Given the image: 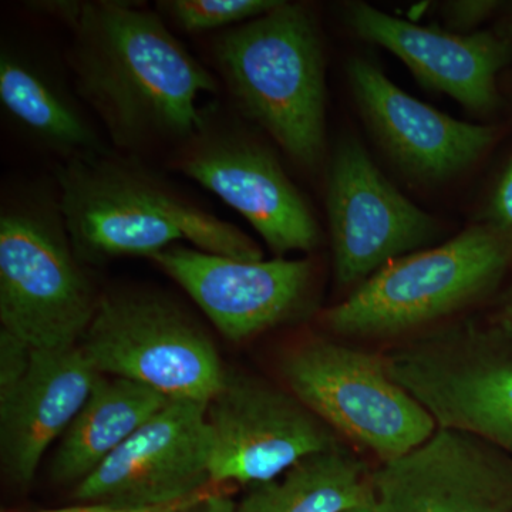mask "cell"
Segmentation results:
<instances>
[{
    "label": "cell",
    "instance_id": "obj_1",
    "mask_svg": "<svg viewBox=\"0 0 512 512\" xmlns=\"http://www.w3.org/2000/svg\"><path fill=\"white\" fill-rule=\"evenodd\" d=\"M28 8L69 29L76 93L114 146L138 151L183 146L207 126L201 94L215 77L167 29L160 15L117 0H52Z\"/></svg>",
    "mask_w": 512,
    "mask_h": 512
},
{
    "label": "cell",
    "instance_id": "obj_2",
    "mask_svg": "<svg viewBox=\"0 0 512 512\" xmlns=\"http://www.w3.org/2000/svg\"><path fill=\"white\" fill-rule=\"evenodd\" d=\"M56 197L80 261L154 256L187 241L208 254L261 261L262 249L130 157L104 153L56 168Z\"/></svg>",
    "mask_w": 512,
    "mask_h": 512
},
{
    "label": "cell",
    "instance_id": "obj_3",
    "mask_svg": "<svg viewBox=\"0 0 512 512\" xmlns=\"http://www.w3.org/2000/svg\"><path fill=\"white\" fill-rule=\"evenodd\" d=\"M212 56L232 99L289 157L313 170L325 153L326 77L311 10L282 2L222 30Z\"/></svg>",
    "mask_w": 512,
    "mask_h": 512
},
{
    "label": "cell",
    "instance_id": "obj_4",
    "mask_svg": "<svg viewBox=\"0 0 512 512\" xmlns=\"http://www.w3.org/2000/svg\"><path fill=\"white\" fill-rule=\"evenodd\" d=\"M99 299L70 241L56 191L3 201L0 330L32 348H74Z\"/></svg>",
    "mask_w": 512,
    "mask_h": 512
},
{
    "label": "cell",
    "instance_id": "obj_5",
    "mask_svg": "<svg viewBox=\"0 0 512 512\" xmlns=\"http://www.w3.org/2000/svg\"><path fill=\"white\" fill-rule=\"evenodd\" d=\"M512 245L488 224L384 266L323 315L336 335L387 339L439 322L501 284Z\"/></svg>",
    "mask_w": 512,
    "mask_h": 512
},
{
    "label": "cell",
    "instance_id": "obj_6",
    "mask_svg": "<svg viewBox=\"0 0 512 512\" xmlns=\"http://www.w3.org/2000/svg\"><path fill=\"white\" fill-rule=\"evenodd\" d=\"M384 360L439 429L471 434L512 458V330L461 322L409 340Z\"/></svg>",
    "mask_w": 512,
    "mask_h": 512
},
{
    "label": "cell",
    "instance_id": "obj_7",
    "mask_svg": "<svg viewBox=\"0 0 512 512\" xmlns=\"http://www.w3.org/2000/svg\"><path fill=\"white\" fill-rule=\"evenodd\" d=\"M282 375L293 396L382 464L412 453L436 433L433 416L390 376L384 357L332 340L292 350Z\"/></svg>",
    "mask_w": 512,
    "mask_h": 512
},
{
    "label": "cell",
    "instance_id": "obj_8",
    "mask_svg": "<svg viewBox=\"0 0 512 512\" xmlns=\"http://www.w3.org/2000/svg\"><path fill=\"white\" fill-rule=\"evenodd\" d=\"M77 346L100 375L146 384L170 399L208 403L227 373L204 330L151 292L100 295Z\"/></svg>",
    "mask_w": 512,
    "mask_h": 512
},
{
    "label": "cell",
    "instance_id": "obj_9",
    "mask_svg": "<svg viewBox=\"0 0 512 512\" xmlns=\"http://www.w3.org/2000/svg\"><path fill=\"white\" fill-rule=\"evenodd\" d=\"M212 484H262L340 446L338 433L293 394L238 372L208 402Z\"/></svg>",
    "mask_w": 512,
    "mask_h": 512
},
{
    "label": "cell",
    "instance_id": "obj_10",
    "mask_svg": "<svg viewBox=\"0 0 512 512\" xmlns=\"http://www.w3.org/2000/svg\"><path fill=\"white\" fill-rule=\"evenodd\" d=\"M326 207L333 272L340 286L356 289L439 235L437 221L384 177L355 138H345L335 148Z\"/></svg>",
    "mask_w": 512,
    "mask_h": 512
},
{
    "label": "cell",
    "instance_id": "obj_11",
    "mask_svg": "<svg viewBox=\"0 0 512 512\" xmlns=\"http://www.w3.org/2000/svg\"><path fill=\"white\" fill-rule=\"evenodd\" d=\"M208 403L171 399L82 483V504L143 510L178 503L207 490Z\"/></svg>",
    "mask_w": 512,
    "mask_h": 512
},
{
    "label": "cell",
    "instance_id": "obj_12",
    "mask_svg": "<svg viewBox=\"0 0 512 512\" xmlns=\"http://www.w3.org/2000/svg\"><path fill=\"white\" fill-rule=\"evenodd\" d=\"M173 167L241 214L284 258L318 247L320 229L274 154L235 131L210 130L178 148Z\"/></svg>",
    "mask_w": 512,
    "mask_h": 512
},
{
    "label": "cell",
    "instance_id": "obj_13",
    "mask_svg": "<svg viewBox=\"0 0 512 512\" xmlns=\"http://www.w3.org/2000/svg\"><path fill=\"white\" fill-rule=\"evenodd\" d=\"M151 259L232 342L289 322L305 311L311 298L309 259L238 261L181 244Z\"/></svg>",
    "mask_w": 512,
    "mask_h": 512
},
{
    "label": "cell",
    "instance_id": "obj_14",
    "mask_svg": "<svg viewBox=\"0 0 512 512\" xmlns=\"http://www.w3.org/2000/svg\"><path fill=\"white\" fill-rule=\"evenodd\" d=\"M372 484L377 512H512V458L463 431L437 429Z\"/></svg>",
    "mask_w": 512,
    "mask_h": 512
},
{
    "label": "cell",
    "instance_id": "obj_15",
    "mask_svg": "<svg viewBox=\"0 0 512 512\" xmlns=\"http://www.w3.org/2000/svg\"><path fill=\"white\" fill-rule=\"evenodd\" d=\"M350 89L394 163L416 180L440 183L463 173L491 147L493 127L447 116L403 92L370 60L348 63Z\"/></svg>",
    "mask_w": 512,
    "mask_h": 512
},
{
    "label": "cell",
    "instance_id": "obj_16",
    "mask_svg": "<svg viewBox=\"0 0 512 512\" xmlns=\"http://www.w3.org/2000/svg\"><path fill=\"white\" fill-rule=\"evenodd\" d=\"M345 20L360 39L399 57L427 89L447 94L477 114L491 113L500 104L497 77L512 60L505 37L420 26L365 2L346 5Z\"/></svg>",
    "mask_w": 512,
    "mask_h": 512
},
{
    "label": "cell",
    "instance_id": "obj_17",
    "mask_svg": "<svg viewBox=\"0 0 512 512\" xmlns=\"http://www.w3.org/2000/svg\"><path fill=\"white\" fill-rule=\"evenodd\" d=\"M99 375L79 346L32 348L22 373L0 383V451L12 480H33L47 447L69 429Z\"/></svg>",
    "mask_w": 512,
    "mask_h": 512
},
{
    "label": "cell",
    "instance_id": "obj_18",
    "mask_svg": "<svg viewBox=\"0 0 512 512\" xmlns=\"http://www.w3.org/2000/svg\"><path fill=\"white\" fill-rule=\"evenodd\" d=\"M0 103L20 130L64 161L109 153L59 76L10 46L0 53Z\"/></svg>",
    "mask_w": 512,
    "mask_h": 512
},
{
    "label": "cell",
    "instance_id": "obj_19",
    "mask_svg": "<svg viewBox=\"0 0 512 512\" xmlns=\"http://www.w3.org/2000/svg\"><path fill=\"white\" fill-rule=\"evenodd\" d=\"M170 400L146 384L99 375L60 440L50 474L60 483H82Z\"/></svg>",
    "mask_w": 512,
    "mask_h": 512
},
{
    "label": "cell",
    "instance_id": "obj_20",
    "mask_svg": "<svg viewBox=\"0 0 512 512\" xmlns=\"http://www.w3.org/2000/svg\"><path fill=\"white\" fill-rule=\"evenodd\" d=\"M372 474L340 444L252 485L234 512H345L373 504Z\"/></svg>",
    "mask_w": 512,
    "mask_h": 512
},
{
    "label": "cell",
    "instance_id": "obj_21",
    "mask_svg": "<svg viewBox=\"0 0 512 512\" xmlns=\"http://www.w3.org/2000/svg\"><path fill=\"white\" fill-rule=\"evenodd\" d=\"M281 0H161L164 18L190 35L231 29L265 15Z\"/></svg>",
    "mask_w": 512,
    "mask_h": 512
},
{
    "label": "cell",
    "instance_id": "obj_22",
    "mask_svg": "<svg viewBox=\"0 0 512 512\" xmlns=\"http://www.w3.org/2000/svg\"><path fill=\"white\" fill-rule=\"evenodd\" d=\"M485 224L512 245V157L491 192L485 210Z\"/></svg>",
    "mask_w": 512,
    "mask_h": 512
},
{
    "label": "cell",
    "instance_id": "obj_23",
    "mask_svg": "<svg viewBox=\"0 0 512 512\" xmlns=\"http://www.w3.org/2000/svg\"><path fill=\"white\" fill-rule=\"evenodd\" d=\"M500 3L493 0H457L447 2L443 8L447 25L460 35H470L485 19L498 9Z\"/></svg>",
    "mask_w": 512,
    "mask_h": 512
},
{
    "label": "cell",
    "instance_id": "obj_24",
    "mask_svg": "<svg viewBox=\"0 0 512 512\" xmlns=\"http://www.w3.org/2000/svg\"><path fill=\"white\" fill-rule=\"evenodd\" d=\"M235 505L229 495L205 490L170 512H234Z\"/></svg>",
    "mask_w": 512,
    "mask_h": 512
},
{
    "label": "cell",
    "instance_id": "obj_25",
    "mask_svg": "<svg viewBox=\"0 0 512 512\" xmlns=\"http://www.w3.org/2000/svg\"><path fill=\"white\" fill-rule=\"evenodd\" d=\"M202 493H204V491H202ZM194 497L195 495H192V497L185 498V500L178 501V503L163 505V507L143 508V510H128V508L110 507V505L101 504H82L76 505V507L60 508V510L39 512H170L173 511L174 508L180 507V505L187 503V501H190L191 498Z\"/></svg>",
    "mask_w": 512,
    "mask_h": 512
},
{
    "label": "cell",
    "instance_id": "obj_26",
    "mask_svg": "<svg viewBox=\"0 0 512 512\" xmlns=\"http://www.w3.org/2000/svg\"><path fill=\"white\" fill-rule=\"evenodd\" d=\"M497 323L505 329L512 330V285L507 296H505L503 306H501Z\"/></svg>",
    "mask_w": 512,
    "mask_h": 512
},
{
    "label": "cell",
    "instance_id": "obj_27",
    "mask_svg": "<svg viewBox=\"0 0 512 512\" xmlns=\"http://www.w3.org/2000/svg\"><path fill=\"white\" fill-rule=\"evenodd\" d=\"M345 512H377L375 508V504H367L360 505V507L352 508V510H348Z\"/></svg>",
    "mask_w": 512,
    "mask_h": 512
},
{
    "label": "cell",
    "instance_id": "obj_28",
    "mask_svg": "<svg viewBox=\"0 0 512 512\" xmlns=\"http://www.w3.org/2000/svg\"><path fill=\"white\" fill-rule=\"evenodd\" d=\"M511 33H512V23H511Z\"/></svg>",
    "mask_w": 512,
    "mask_h": 512
}]
</instances>
